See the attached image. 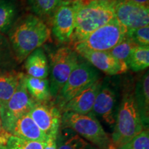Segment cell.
Listing matches in <instances>:
<instances>
[{
    "label": "cell",
    "instance_id": "obj_1",
    "mask_svg": "<svg viewBox=\"0 0 149 149\" xmlns=\"http://www.w3.org/2000/svg\"><path fill=\"white\" fill-rule=\"evenodd\" d=\"M51 37V31L39 17L27 15L22 17L8 31L9 44L14 58L18 63L40 48Z\"/></svg>",
    "mask_w": 149,
    "mask_h": 149
},
{
    "label": "cell",
    "instance_id": "obj_2",
    "mask_svg": "<svg viewBox=\"0 0 149 149\" xmlns=\"http://www.w3.org/2000/svg\"><path fill=\"white\" fill-rule=\"evenodd\" d=\"M75 8V23L70 42L74 43L115 19L113 4L93 2Z\"/></svg>",
    "mask_w": 149,
    "mask_h": 149
},
{
    "label": "cell",
    "instance_id": "obj_3",
    "mask_svg": "<svg viewBox=\"0 0 149 149\" xmlns=\"http://www.w3.org/2000/svg\"><path fill=\"white\" fill-rule=\"evenodd\" d=\"M115 124L112 138L118 148L146 129L141 120L134 93L131 91L123 95Z\"/></svg>",
    "mask_w": 149,
    "mask_h": 149
},
{
    "label": "cell",
    "instance_id": "obj_4",
    "mask_svg": "<svg viewBox=\"0 0 149 149\" xmlns=\"http://www.w3.org/2000/svg\"><path fill=\"white\" fill-rule=\"evenodd\" d=\"M128 29L114 19L84 38L72 43V49L82 51H109L126 36Z\"/></svg>",
    "mask_w": 149,
    "mask_h": 149
},
{
    "label": "cell",
    "instance_id": "obj_5",
    "mask_svg": "<svg viewBox=\"0 0 149 149\" xmlns=\"http://www.w3.org/2000/svg\"><path fill=\"white\" fill-rule=\"evenodd\" d=\"M62 129L69 128L79 136L102 148L109 147L111 140L93 113L83 115L64 112L61 115Z\"/></svg>",
    "mask_w": 149,
    "mask_h": 149
},
{
    "label": "cell",
    "instance_id": "obj_6",
    "mask_svg": "<svg viewBox=\"0 0 149 149\" xmlns=\"http://www.w3.org/2000/svg\"><path fill=\"white\" fill-rule=\"evenodd\" d=\"M78 64V53L71 48L61 47L51 54L49 84L52 97H57Z\"/></svg>",
    "mask_w": 149,
    "mask_h": 149
},
{
    "label": "cell",
    "instance_id": "obj_7",
    "mask_svg": "<svg viewBox=\"0 0 149 149\" xmlns=\"http://www.w3.org/2000/svg\"><path fill=\"white\" fill-rule=\"evenodd\" d=\"M99 74L95 68L88 62H79L56 97V104L59 109L61 110L76 95L100 79Z\"/></svg>",
    "mask_w": 149,
    "mask_h": 149
},
{
    "label": "cell",
    "instance_id": "obj_8",
    "mask_svg": "<svg viewBox=\"0 0 149 149\" xmlns=\"http://www.w3.org/2000/svg\"><path fill=\"white\" fill-rule=\"evenodd\" d=\"M26 75L24 74L15 92L8 102L1 108L0 112L1 127L8 132L11 126L17 119L29 114L36 102L31 97L25 84Z\"/></svg>",
    "mask_w": 149,
    "mask_h": 149
},
{
    "label": "cell",
    "instance_id": "obj_9",
    "mask_svg": "<svg viewBox=\"0 0 149 149\" xmlns=\"http://www.w3.org/2000/svg\"><path fill=\"white\" fill-rule=\"evenodd\" d=\"M113 9L115 19L128 29L149 26L148 7L130 0H115Z\"/></svg>",
    "mask_w": 149,
    "mask_h": 149
},
{
    "label": "cell",
    "instance_id": "obj_10",
    "mask_svg": "<svg viewBox=\"0 0 149 149\" xmlns=\"http://www.w3.org/2000/svg\"><path fill=\"white\" fill-rule=\"evenodd\" d=\"M29 114L46 137H57L61 121V110L57 105L36 102Z\"/></svg>",
    "mask_w": 149,
    "mask_h": 149
},
{
    "label": "cell",
    "instance_id": "obj_11",
    "mask_svg": "<svg viewBox=\"0 0 149 149\" xmlns=\"http://www.w3.org/2000/svg\"><path fill=\"white\" fill-rule=\"evenodd\" d=\"M75 23V8L73 5H60L53 17V33L61 42H70Z\"/></svg>",
    "mask_w": 149,
    "mask_h": 149
},
{
    "label": "cell",
    "instance_id": "obj_12",
    "mask_svg": "<svg viewBox=\"0 0 149 149\" xmlns=\"http://www.w3.org/2000/svg\"><path fill=\"white\" fill-rule=\"evenodd\" d=\"M78 54L95 68L109 75L124 73L129 69L126 63L115 58L108 51H82Z\"/></svg>",
    "mask_w": 149,
    "mask_h": 149
},
{
    "label": "cell",
    "instance_id": "obj_13",
    "mask_svg": "<svg viewBox=\"0 0 149 149\" xmlns=\"http://www.w3.org/2000/svg\"><path fill=\"white\" fill-rule=\"evenodd\" d=\"M116 94L107 81L102 82L93 104L92 111L109 125L115 123V106Z\"/></svg>",
    "mask_w": 149,
    "mask_h": 149
},
{
    "label": "cell",
    "instance_id": "obj_14",
    "mask_svg": "<svg viewBox=\"0 0 149 149\" xmlns=\"http://www.w3.org/2000/svg\"><path fill=\"white\" fill-rule=\"evenodd\" d=\"M103 82L101 78L91 84L86 88L76 95L61 108L64 112H73L86 115L92 111L93 104Z\"/></svg>",
    "mask_w": 149,
    "mask_h": 149
},
{
    "label": "cell",
    "instance_id": "obj_15",
    "mask_svg": "<svg viewBox=\"0 0 149 149\" xmlns=\"http://www.w3.org/2000/svg\"><path fill=\"white\" fill-rule=\"evenodd\" d=\"M8 132L19 138L44 142L46 136L37 126L29 114L24 115L13 123Z\"/></svg>",
    "mask_w": 149,
    "mask_h": 149
},
{
    "label": "cell",
    "instance_id": "obj_16",
    "mask_svg": "<svg viewBox=\"0 0 149 149\" xmlns=\"http://www.w3.org/2000/svg\"><path fill=\"white\" fill-rule=\"evenodd\" d=\"M25 60V68L28 76L46 79L49 75L47 56L41 47L33 51Z\"/></svg>",
    "mask_w": 149,
    "mask_h": 149
},
{
    "label": "cell",
    "instance_id": "obj_17",
    "mask_svg": "<svg viewBox=\"0 0 149 149\" xmlns=\"http://www.w3.org/2000/svg\"><path fill=\"white\" fill-rule=\"evenodd\" d=\"M134 96L144 128L149 122V74L148 70L140 78L135 86Z\"/></svg>",
    "mask_w": 149,
    "mask_h": 149
},
{
    "label": "cell",
    "instance_id": "obj_18",
    "mask_svg": "<svg viewBox=\"0 0 149 149\" xmlns=\"http://www.w3.org/2000/svg\"><path fill=\"white\" fill-rule=\"evenodd\" d=\"M25 84L28 92L36 102H47L52 98L49 80L26 75Z\"/></svg>",
    "mask_w": 149,
    "mask_h": 149
},
{
    "label": "cell",
    "instance_id": "obj_19",
    "mask_svg": "<svg viewBox=\"0 0 149 149\" xmlns=\"http://www.w3.org/2000/svg\"><path fill=\"white\" fill-rule=\"evenodd\" d=\"M23 75L24 74L22 72L13 70L0 72V102L2 107L15 92Z\"/></svg>",
    "mask_w": 149,
    "mask_h": 149
},
{
    "label": "cell",
    "instance_id": "obj_20",
    "mask_svg": "<svg viewBox=\"0 0 149 149\" xmlns=\"http://www.w3.org/2000/svg\"><path fill=\"white\" fill-rule=\"evenodd\" d=\"M17 7L12 0H0V33H6L13 25Z\"/></svg>",
    "mask_w": 149,
    "mask_h": 149
},
{
    "label": "cell",
    "instance_id": "obj_21",
    "mask_svg": "<svg viewBox=\"0 0 149 149\" xmlns=\"http://www.w3.org/2000/svg\"><path fill=\"white\" fill-rule=\"evenodd\" d=\"M128 68L134 72L146 69L149 66V46H138L134 50L128 61Z\"/></svg>",
    "mask_w": 149,
    "mask_h": 149
},
{
    "label": "cell",
    "instance_id": "obj_22",
    "mask_svg": "<svg viewBox=\"0 0 149 149\" xmlns=\"http://www.w3.org/2000/svg\"><path fill=\"white\" fill-rule=\"evenodd\" d=\"M137 46V44L125 36L118 44L108 52L115 58L128 65L130 56Z\"/></svg>",
    "mask_w": 149,
    "mask_h": 149
},
{
    "label": "cell",
    "instance_id": "obj_23",
    "mask_svg": "<svg viewBox=\"0 0 149 149\" xmlns=\"http://www.w3.org/2000/svg\"><path fill=\"white\" fill-rule=\"evenodd\" d=\"M57 149H89L90 145L78 134H66L57 136Z\"/></svg>",
    "mask_w": 149,
    "mask_h": 149
},
{
    "label": "cell",
    "instance_id": "obj_24",
    "mask_svg": "<svg viewBox=\"0 0 149 149\" xmlns=\"http://www.w3.org/2000/svg\"><path fill=\"white\" fill-rule=\"evenodd\" d=\"M0 149H44V142L26 140L11 135Z\"/></svg>",
    "mask_w": 149,
    "mask_h": 149
},
{
    "label": "cell",
    "instance_id": "obj_25",
    "mask_svg": "<svg viewBox=\"0 0 149 149\" xmlns=\"http://www.w3.org/2000/svg\"><path fill=\"white\" fill-rule=\"evenodd\" d=\"M33 10L39 15H51L59 6L60 0H32Z\"/></svg>",
    "mask_w": 149,
    "mask_h": 149
},
{
    "label": "cell",
    "instance_id": "obj_26",
    "mask_svg": "<svg viewBox=\"0 0 149 149\" xmlns=\"http://www.w3.org/2000/svg\"><path fill=\"white\" fill-rule=\"evenodd\" d=\"M13 59H15L9 41L0 33V72L1 69L10 65Z\"/></svg>",
    "mask_w": 149,
    "mask_h": 149
},
{
    "label": "cell",
    "instance_id": "obj_27",
    "mask_svg": "<svg viewBox=\"0 0 149 149\" xmlns=\"http://www.w3.org/2000/svg\"><path fill=\"white\" fill-rule=\"evenodd\" d=\"M126 37L138 46L149 45V26L128 29Z\"/></svg>",
    "mask_w": 149,
    "mask_h": 149
},
{
    "label": "cell",
    "instance_id": "obj_28",
    "mask_svg": "<svg viewBox=\"0 0 149 149\" xmlns=\"http://www.w3.org/2000/svg\"><path fill=\"white\" fill-rule=\"evenodd\" d=\"M118 149H149V133L146 128Z\"/></svg>",
    "mask_w": 149,
    "mask_h": 149
},
{
    "label": "cell",
    "instance_id": "obj_29",
    "mask_svg": "<svg viewBox=\"0 0 149 149\" xmlns=\"http://www.w3.org/2000/svg\"><path fill=\"white\" fill-rule=\"evenodd\" d=\"M56 139L57 137H46V140L44 141V149H57Z\"/></svg>",
    "mask_w": 149,
    "mask_h": 149
},
{
    "label": "cell",
    "instance_id": "obj_30",
    "mask_svg": "<svg viewBox=\"0 0 149 149\" xmlns=\"http://www.w3.org/2000/svg\"><path fill=\"white\" fill-rule=\"evenodd\" d=\"M115 1V0H80L79 2L77 3V5L84 6V5L89 4V3H93V2H99V3H109V4H113Z\"/></svg>",
    "mask_w": 149,
    "mask_h": 149
},
{
    "label": "cell",
    "instance_id": "obj_31",
    "mask_svg": "<svg viewBox=\"0 0 149 149\" xmlns=\"http://www.w3.org/2000/svg\"><path fill=\"white\" fill-rule=\"evenodd\" d=\"M80 0H60L61 5H75L79 2Z\"/></svg>",
    "mask_w": 149,
    "mask_h": 149
},
{
    "label": "cell",
    "instance_id": "obj_32",
    "mask_svg": "<svg viewBox=\"0 0 149 149\" xmlns=\"http://www.w3.org/2000/svg\"><path fill=\"white\" fill-rule=\"evenodd\" d=\"M130 1H132L133 2L139 3V4L143 5L147 7H148L149 5V0H130Z\"/></svg>",
    "mask_w": 149,
    "mask_h": 149
},
{
    "label": "cell",
    "instance_id": "obj_33",
    "mask_svg": "<svg viewBox=\"0 0 149 149\" xmlns=\"http://www.w3.org/2000/svg\"><path fill=\"white\" fill-rule=\"evenodd\" d=\"M1 107H2V106H1V102H0V112H1Z\"/></svg>",
    "mask_w": 149,
    "mask_h": 149
},
{
    "label": "cell",
    "instance_id": "obj_34",
    "mask_svg": "<svg viewBox=\"0 0 149 149\" xmlns=\"http://www.w3.org/2000/svg\"><path fill=\"white\" fill-rule=\"evenodd\" d=\"M1 127V118H0V128Z\"/></svg>",
    "mask_w": 149,
    "mask_h": 149
},
{
    "label": "cell",
    "instance_id": "obj_35",
    "mask_svg": "<svg viewBox=\"0 0 149 149\" xmlns=\"http://www.w3.org/2000/svg\"></svg>",
    "mask_w": 149,
    "mask_h": 149
}]
</instances>
